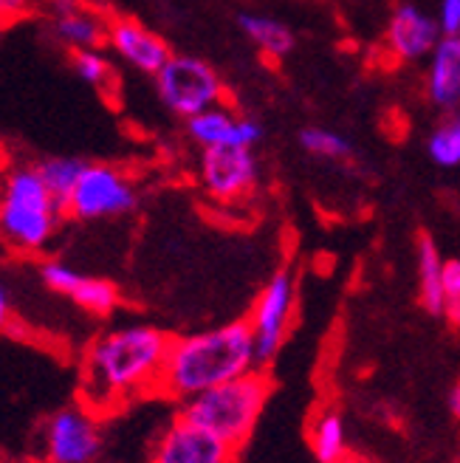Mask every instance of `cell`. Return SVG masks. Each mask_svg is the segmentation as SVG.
<instances>
[{
	"instance_id": "cell-10",
	"label": "cell",
	"mask_w": 460,
	"mask_h": 463,
	"mask_svg": "<svg viewBox=\"0 0 460 463\" xmlns=\"http://www.w3.org/2000/svg\"><path fill=\"white\" fill-rule=\"evenodd\" d=\"M40 280L52 294L71 299L80 311H85L90 317H99V319L110 317L122 303V294H119L117 283L105 280V277L82 274L62 260L40 263Z\"/></svg>"
},
{
	"instance_id": "cell-1",
	"label": "cell",
	"mask_w": 460,
	"mask_h": 463,
	"mask_svg": "<svg viewBox=\"0 0 460 463\" xmlns=\"http://www.w3.org/2000/svg\"><path fill=\"white\" fill-rule=\"evenodd\" d=\"M173 336L147 322H125L97 334L80 356V402L99 415L153 396Z\"/></svg>"
},
{
	"instance_id": "cell-17",
	"label": "cell",
	"mask_w": 460,
	"mask_h": 463,
	"mask_svg": "<svg viewBox=\"0 0 460 463\" xmlns=\"http://www.w3.org/2000/svg\"><path fill=\"white\" fill-rule=\"evenodd\" d=\"M187 133L192 142H198L203 150L221 147V145H235V133H238V119L229 110V105L210 108L192 119H187Z\"/></svg>"
},
{
	"instance_id": "cell-6",
	"label": "cell",
	"mask_w": 460,
	"mask_h": 463,
	"mask_svg": "<svg viewBox=\"0 0 460 463\" xmlns=\"http://www.w3.org/2000/svg\"><path fill=\"white\" fill-rule=\"evenodd\" d=\"M155 88L161 102L183 119L223 105L226 94L215 68L187 54H173L167 60V65L155 74Z\"/></svg>"
},
{
	"instance_id": "cell-25",
	"label": "cell",
	"mask_w": 460,
	"mask_h": 463,
	"mask_svg": "<svg viewBox=\"0 0 460 463\" xmlns=\"http://www.w3.org/2000/svg\"><path fill=\"white\" fill-rule=\"evenodd\" d=\"M441 32L444 37H460V0L441 4Z\"/></svg>"
},
{
	"instance_id": "cell-14",
	"label": "cell",
	"mask_w": 460,
	"mask_h": 463,
	"mask_svg": "<svg viewBox=\"0 0 460 463\" xmlns=\"http://www.w3.org/2000/svg\"><path fill=\"white\" fill-rule=\"evenodd\" d=\"M429 99L446 113H460V37H441L429 62Z\"/></svg>"
},
{
	"instance_id": "cell-11",
	"label": "cell",
	"mask_w": 460,
	"mask_h": 463,
	"mask_svg": "<svg viewBox=\"0 0 460 463\" xmlns=\"http://www.w3.org/2000/svg\"><path fill=\"white\" fill-rule=\"evenodd\" d=\"M201 181L203 190L215 201H238L255 190L258 165L251 147L221 145L203 150L201 161Z\"/></svg>"
},
{
	"instance_id": "cell-13",
	"label": "cell",
	"mask_w": 460,
	"mask_h": 463,
	"mask_svg": "<svg viewBox=\"0 0 460 463\" xmlns=\"http://www.w3.org/2000/svg\"><path fill=\"white\" fill-rule=\"evenodd\" d=\"M441 37H444L441 23L432 20L412 4H401L393 12V17H390V26H387L390 52L399 60H418L435 52V45L441 43Z\"/></svg>"
},
{
	"instance_id": "cell-24",
	"label": "cell",
	"mask_w": 460,
	"mask_h": 463,
	"mask_svg": "<svg viewBox=\"0 0 460 463\" xmlns=\"http://www.w3.org/2000/svg\"><path fill=\"white\" fill-rule=\"evenodd\" d=\"M444 317L460 328V260L444 263Z\"/></svg>"
},
{
	"instance_id": "cell-5",
	"label": "cell",
	"mask_w": 460,
	"mask_h": 463,
	"mask_svg": "<svg viewBox=\"0 0 460 463\" xmlns=\"http://www.w3.org/2000/svg\"><path fill=\"white\" fill-rule=\"evenodd\" d=\"M102 419L82 402L49 412L37 438L40 463H99L105 449Z\"/></svg>"
},
{
	"instance_id": "cell-20",
	"label": "cell",
	"mask_w": 460,
	"mask_h": 463,
	"mask_svg": "<svg viewBox=\"0 0 460 463\" xmlns=\"http://www.w3.org/2000/svg\"><path fill=\"white\" fill-rule=\"evenodd\" d=\"M240 29L255 40L266 54L286 57L294 49V34L283 26V23L260 17V14H240Z\"/></svg>"
},
{
	"instance_id": "cell-21",
	"label": "cell",
	"mask_w": 460,
	"mask_h": 463,
	"mask_svg": "<svg viewBox=\"0 0 460 463\" xmlns=\"http://www.w3.org/2000/svg\"><path fill=\"white\" fill-rule=\"evenodd\" d=\"M71 68L77 71V77L88 85L99 88L102 94H108V88L117 82V71L108 62V57L99 49H80L71 52Z\"/></svg>"
},
{
	"instance_id": "cell-15",
	"label": "cell",
	"mask_w": 460,
	"mask_h": 463,
	"mask_svg": "<svg viewBox=\"0 0 460 463\" xmlns=\"http://www.w3.org/2000/svg\"><path fill=\"white\" fill-rule=\"evenodd\" d=\"M108 26L110 20L94 12L88 4L49 17V29L57 37L60 45H65L68 52H80V49H102L108 45Z\"/></svg>"
},
{
	"instance_id": "cell-7",
	"label": "cell",
	"mask_w": 460,
	"mask_h": 463,
	"mask_svg": "<svg viewBox=\"0 0 460 463\" xmlns=\"http://www.w3.org/2000/svg\"><path fill=\"white\" fill-rule=\"evenodd\" d=\"M139 195H136L133 181L113 165H85L71 198L65 201V218L74 221H105L119 218L136 210Z\"/></svg>"
},
{
	"instance_id": "cell-23",
	"label": "cell",
	"mask_w": 460,
	"mask_h": 463,
	"mask_svg": "<svg viewBox=\"0 0 460 463\" xmlns=\"http://www.w3.org/2000/svg\"><path fill=\"white\" fill-rule=\"evenodd\" d=\"M300 145L311 153V156H322V158H336V161H344L353 156V147L348 138H342L339 133L333 130H325V128H305L300 133Z\"/></svg>"
},
{
	"instance_id": "cell-29",
	"label": "cell",
	"mask_w": 460,
	"mask_h": 463,
	"mask_svg": "<svg viewBox=\"0 0 460 463\" xmlns=\"http://www.w3.org/2000/svg\"><path fill=\"white\" fill-rule=\"evenodd\" d=\"M0 170H4V167H0Z\"/></svg>"
},
{
	"instance_id": "cell-3",
	"label": "cell",
	"mask_w": 460,
	"mask_h": 463,
	"mask_svg": "<svg viewBox=\"0 0 460 463\" xmlns=\"http://www.w3.org/2000/svg\"><path fill=\"white\" fill-rule=\"evenodd\" d=\"M65 218V206L49 193L37 165H6L0 170V241L20 254L49 249Z\"/></svg>"
},
{
	"instance_id": "cell-16",
	"label": "cell",
	"mask_w": 460,
	"mask_h": 463,
	"mask_svg": "<svg viewBox=\"0 0 460 463\" xmlns=\"http://www.w3.org/2000/svg\"><path fill=\"white\" fill-rule=\"evenodd\" d=\"M416 251H418V294H421V306L432 314L438 317L444 314V258L435 241L421 232L418 235V243H416Z\"/></svg>"
},
{
	"instance_id": "cell-22",
	"label": "cell",
	"mask_w": 460,
	"mask_h": 463,
	"mask_svg": "<svg viewBox=\"0 0 460 463\" xmlns=\"http://www.w3.org/2000/svg\"><path fill=\"white\" fill-rule=\"evenodd\" d=\"M429 156L438 167L460 165V113H449V119L429 136Z\"/></svg>"
},
{
	"instance_id": "cell-4",
	"label": "cell",
	"mask_w": 460,
	"mask_h": 463,
	"mask_svg": "<svg viewBox=\"0 0 460 463\" xmlns=\"http://www.w3.org/2000/svg\"><path fill=\"white\" fill-rule=\"evenodd\" d=\"M271 396V379L263 370H251V373L223 382L212 390L201 392V396L178 404V415L187 421L215 432L226 444L240 447L255 430L260 412Z\"/></svg>"
},
{
	"instance_id": "cell-19",
	"label": "cell",
	"mask_w": 460,
	"mask_h": 463,
	"mask_svg": "<svg viewBox=\"0 0 460 463\" xmlns=\"http://www.w3.org/2000/svg\"><path fill=\"white\" fill-rule=\"evenodd\" d=\"M311 447L319 463H339L344 458L348 438H344V421L339 412L328 410L319 415L311 432Z\"/></svg>"
},
{
	"instance_id": "cell-27",
	"label": "cell",
	"mask_w": 460,
	"mask_h": 463,
	"mask_svg": "<svg viewBox=\"0 0 460 463\" xmlns=\"http://www.w3.org/2000/svg\"><path fill=\"white\" fill-rule=\"evenodd\" d=\"M14 322V308H12V299H9V291L6 286L0 283V334H6Z\"/></svg>"
},
{
	"instance_id": "cell-8",
	"label": "cell",
	"mask_w": 460,
	"mask_h": 463,
	"mask_svg": "<svg viewBox=\"0 0 460 463\" xmlns=\"http://www.w3.org/2000/svg\"><path fill=\"white\" fill-rule=\"evenodd\" d=\"M294 306H296V280L288 269H280L263 286L255 308H251V317H249L260 367L274 362V356L280 354V347L291 328Z\"/></svg>"
},
{
	"instance_id": "cell-2",
	"label": "cell",
	"mask_w": 460,
	"mask_h": 463,
	"mask_svg": "<svg viewBox=\"0 0 460 463\" xmlns=\"http://www.w3.org/2000/svg\"><path fill=\"white\" fill-rule=\"evenodd\" d=\"M251 370H260V362L249 319H235L190 336H173L158 396L183 404Z\"/></svg>"
},
{
	"instance_id": "cell-18",
	"label": "cell",
	"mask_w": 460,
	"mask_h": 463,
	"mask_svg": "<svg viewBox=\"0 0 460 463\" xmlns=\"http://www.w3.org/2000/svg\"><path fill=\"white\" fill-rule=\"evenodd\" d=\"M88 161L82 158H71V156H49V158H40L37 161V170L45 181V187H49V193L65 206V201L71 198L77 181L82 175Z\"/></svg>"
},
{
	"instance_id": "cell-9",
	"label": "cell",
	"mask_w": 460,
	"mask_h": 463,
	"mask_svg": "<svg viewBox=\"0 0 460 463\" xmlns=\"http://www.w3.org/2000/svg\"><path fill=\"white\" fill-rule=\"evenodd\" d=\"M235 449L215 432L203 430L183 415L158 432L150 449V463H235Z\"/></svg>"
},
{
	"instance_id": "cell-26",
	"label": "cell",
	"mask_w": 460,
	"mask_h": 463,
	"mask_svg": "<svg viewBox=\"0 0 460 463\" xmlns=\"http://www.w3.org/2000/svg\"><path fill=\"white\" fill-rule=\"evenodd\" d=\"M32 6H34V0H0V26L26 17L32 12Z\"/></svg>"
},
{
	"instance_id": "cell-12",
	"label": "cell",
	"mask_w": 460,
	"mask_h": 463,
	"mask_svg": "<svg viewBox=\"0 0 460 463\" xmlns=\"http://www.w3.org/2000/svg\"><path fill=\"white\" fill-rule=\"evenodd\" d=\"M108 45L127 65H133L136 71H145V74H153V77L173 57L170 45L164 40H161L158 34H153L150 29H145L142 23L127 20V17H110Z\"/></svg>"
},
{
	"instance_id": "cell-28",
	"label": "cell",
	"mask_w": 460,
	"mask_h": 463,
	"mask_svg": "<svg viewBox=\"0 0 460 463\" xmlns=\"http://www.w3.org/2000/svg\"><path fill=\"white\" fill-rule=\"evenodd\" d=\"M446 407H449V412L455 415V419L460 421V382L449 390V396H446Z\"/></svg>"
}]
</instances>
